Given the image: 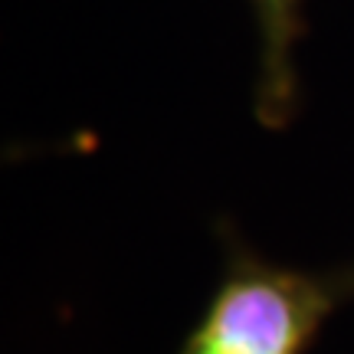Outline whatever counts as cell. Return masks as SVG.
Segmentation results:
<instances>
[{
	"label": "cell",
	"mask_w": 354,
	"mask_h": 354,
	"mask_svg": "<svg viewBox=\"0 0 354 354\" xmlns=\"http://www.w3.org/2000/svg\"><path fill=\"white\" fill-rule=\"evenodd\" d=\"M263 3H269V7H272V10H282V7H286V3H289V0H263Z\"/></svg>",
	"instance_id": "obj_2"
},
{
	"label": "cell",
	"mask_w": 354,
	"mask_h": 354,
	"mask_svg": "<svg viewBox=\"0 0 354 354\" xmlns=\"http://www.w3.org/2000/svg\"><path fill=\"white\" fill-rule=\"evenodd\" d=\"M335 302L328 279L243 266L214 295L184 354H302Z\"/></svg>",
	"instance_id": "obj_1"
}]
</instances>
